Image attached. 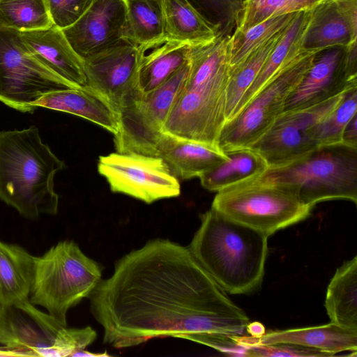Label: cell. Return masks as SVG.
Wrapping results in <instances>:
<instances>
[{
    "label": "cell",
    "mask_w": 357,
    "mask_h": 357,
    "mask_svg": "<svg viewBox=\"0 0 357 357\" xmlns=\"http://www.w3.org/2000/svg\"><path fill=\"white\" fill-rule=\"evenodd\" d=\"M188 248L215 282L230 294H245L261 284L268 236L211 208Z\"/></svg>",
    "instance_id": "cell-3"
},
{
    "label": "cell",
    "mask_w": 357,
    "mask_h": 357,
    "mask_svg": "<svg viewBox=\"0 0 357 357\" xmlns=\"http://www.w3.org/2000/svg\"><path fill=\"white\" fill-rule=\"evenodd\" d=\"M102 267L73 241H62L35 257L29 301L67 325L68 310L89 298L102 279Z\"/></svg>",
    "instance_id": "cell-6"
},
{
    "label": "cell",
    "mask_w": 357,
    "mask_h": 357,
    "mask_svg": "<svg viewBox=\"0 0 357 357\" xmlns=\"http://www.w3.org/2000/svg\"><path fill=\"white\" fill-rule=\"evenodd\" d=\"M199 11L213 24L218 35L231 36L234 31L243 0H198Z\"/></svg>",
    "instance_id": "cell-34"
},
{
    "label": "cell",
    "mask_w": 357,
    "mask_h": 357,
    "mask_svg": "<svg viewBox=\"0 0 357 357\" xmlns=\"http://www.w3.org/2000/svg\"><path fill=\"white\" fill-rule=\"evenodd\" d=\"M0 28H1V27L0 26Z\"/></svg>",
    "instance_id": "cell-41"
},
{
    "label": "cell",
    "mask_w": 357,
    "mask_h": 357,
    "mask_svg": "<svg viewBox=\"0 0 357 357\" xmlns=\"http://www.w3.org/2000/svg\"><path fill=\"white\" fill-rule=\"evenodd\" d=\"M298 13L272 17L245 30L235 29L230 38V68L239 63L252 51L287 27Z\"/></svg>",
    "instance_id": "cell-31"
},
{
    "label": "cell",
    "mask_w": 357,
    "mask_h": 357,
    "mask_svg": "<svg viewBox=\"0 0 357 357\" xmlns=\"http://www.w3.org/2000/svg\"><path fill=\"white\" fill-rule=\"evenodd\" d=\"M54 25L63 29L75 23L93 0H46Z\"/></svg>",
    "instance_id": "cell-37"
},
{
    "label": "cell",
    "mask_w": 357,
    "mask_h": 357,
    "mask_svg": "<svg viewBox=\"0 0 357 357\" xmlns=\"http://www.w3.org/2000/svg\"><path fill=\"white\" fill-rule=\"evenodd\" d=\"M64 167L37 127L0 132V200L21 215L57 213L54 177Z\"/></svg>",
    "instance_id": "cell-4"
},
{
    "label": "cell",
    "mask_w": 357,
    "mask_h": 357,
    "mask_svg": "<svg viewBox=\"0 0 357 357\" xmlns=\"http://www.w3.org/2000/svg\"><path fill=\"white\" fill-rule=\"evenodd\" d=\"M78 88L39 61L19 31L0 28V101L21 112L33 113L44 95Z\"/></svg>",
    "instance_id": "cell-9"
},
{
    "label": "cell",
    "mask_w": 357,
    "mask_h": 357,
    "mask_svg": "<svg viewBox=\"0 0 357 357\" xmlns=\"http://www.w3.org/2000/svg\"><path fill=\"white\" fill-rule=\"evenodd\" d=\"M324 306L331 323L357 331V257L344 261L328 286Z\"/></svg>",
    "instance_id": "cell-26"
},
{
    "label": "cell",
    "mask_w": 357,
    "mask_h": 357,
    "mask_svg": "<svg viewBox=\"0 0 357 357\" xmlns=\"http://www.w3.org/2000/svg\"><path fill=\"white\" fill-rule=\"evenodd\" d=\"M356 111L357 85L347 90L340 104L310 129V139L316 146L342 143L344 129Z\"/></svg>",
    "instance_id": "cell-32"
},
{
    "label": "cell",
    "mask_w": 357,
    "mask_h": 357,
    "mask_svg": "<svg viewBox=\"0 0 357 357\" xmlns=\"http://www.w3.org/2000/svg\"><path fill=\"white\" fill-rule=\"evenodd\" d=\"M165 36L190 46L212 41L218 29L189 0H162Z\"/></svg>",
    "instance_id": "cell-25"
},
{
    "label": "cell",
    "mask_w": 357,
    "mask_h": 357,
    "mask_svg": "<svg viewBox=\"0 0 357 357\" xmlns=\"http://www.w3.org/2000/svg\"><path fill=\"white\" fill-rule=\"evenodd\" d=\"M357 42V0H323L310 9L301 50L317 53Z\"/></svg>",
    "instance_id": "cell-17"
},
{
    "label": "cell",
    "mask_w": 357,
    "mask_h": 357,
    "mask_svg": "<svg viewBox=\"0 0 357 357\" xmlns=\"http://www.w3.org/2000/svg\"><path fill=\"white\" fill-rule=\"evenodd\" d=\"M316 53L302 52L278 74L232 120L226 123L218 139L225 152L248 149L272 126L310 67Z\"/></svg>",
    "instance_id": "cell-10"
},
{
    "label": "cell",
    "mask_w": 357,
    "mask_h": 357,
    "mask_svg": "<svg viewBox=\"0 0 357 357\" xmlns=\"http://www.w3.org/2000/svg\"><path fill=\"white\" fill-rule=\"evenodd\" d=\"M344 93L312 106L284 110L248 149L260 154L268 167L288 162L312 151L318 146L309 137L310 129L340 104Z\"/></svg>",
    "instance_id": "cell-13"
},
{
    "label": "cell",
    "mask_w": 357,
    "mask_h": 357,
    "mask_svg": "<svg viewBox=\"0 0 357 357\" xmlns=\"http://www.w3.org/2000/svg\"><path fill=\"white\" fill-rule=\"evenodd\" d=\"M34 106L82 117L114 135L119 131L117 112L103 96L89 86L48 93L38 100Z\"/></svg>",
    "instance_id": "cell-21"
},
{
    "label": "cell",
    "mask_w": 357,
    "mask_h": 357,
    "mask_svg": "<svg viewBox=\"0 0 357 357\" xmlns=\"http://www.w3.org/2000/svg\"><path fill=\"white\" fill-rule=\"evenodd\" d=\"M126 15L124 0H93L75 23L62 31L84 59L123 40Z\"/></svg>",
    "instance_id": "cell-16"
},
{
    "label": "cell",
    "mask_w": 357,
    "mask_h": 357,
    "mask_svg": "<svg viewBox=\"0 0 357 357\" xmlns=\"http://www.w3.org/2000/svg\"><path fill=\"white\" fill-rule=\"evenodd\" d=\"M211 208L268 237L307 218L313 207L291 185L260 176L217 192Z\"/></svg>",
    "instance_id": "cell-7"
},
{
    "label": "cell",
    "mask_w": 357,
    "mask_h": 357,
    "mask_svg": "<svg viewBox=\"0 0 357 357\" xmlns=\"http://www.w3.org/2000/svg\"><path fill=\"white\" fill-rule=\"evenodd\" d=\"M54 24L46 0H0V26L19 32Z\"/></svg>",
    "instance_id": "cell-30"
},
{
    "label": "cell",
    "mask_w": 357,
    "mask_h": 357,
    "mask_svg": "<svg viewBox=\"0 0 357 357\" xmlns=\"http://www.w3.org/2000/svg\"><path fill=\"white\" fill-rule=\"evenodd\" d=\"M123 39L137 46L165 37L162 0H124Z\"/></svg>",
    "instance_id": "cell-28"
},
{
    "label": "cell",
    "mask_w": 357,
    "mask_h": 357,
    "mask_svg": "<svg viewBox=\"0 0 357 357\" xmlns=\"http://www.w3.org/2000/svg\"><path fill=\"white\" fill-rule=\"evenodd\" d=\"M243 340L247 346L287 343L317 349L332 356L342 351L357 352V331L331 322L317 326L268 331L260 337L245 334Z\"/></svg>",
    "instance_id": "cell-20"
},
{
    "label": "cell",
    "mask_w": 357,
    "mask_h": 357,
    "mask_svg": "<svg viewBox=\"0 0 357 357\" xmlns=\"http://www.w3.org/2000/svg\"><path fill=\"white\" fill-rule=\"evenodd\" d=\"M326 357L331 355L321 351L297 344L278 343L248 345V357Z\"/></svg>",
    "instance_id": "cell-36"
},
{
    "label": "cell",
    "mask_w": 357,
    "mask_h": 357,
    "mask_svg": "<svg viewBox=\"0 0 357 357\" xmlns=\"http://www.w3.org/2000/svg\"><path fill=\"white\" fill-rule=\"evenodd\" d=\"M190 68L189 60L156 89L141 91L119 112V128L114 135L118 153L156 156L162 129L180 93Z\"/></svg>",
    "instance_id": "cell-11"
},
{
    "label": "cell",
    "mask_w": 357,
    "mask_h": 357,
    "mask_svg": "<svg viewBox=\"0 0 357 357\" xmlns=\"http://www.w3.org/2000/svg\"><path fill=\"white\" fill-rule=\"evenodd\" d=\"M138 46L123 40L84 59L86 86L103 96L119 115L140 92Z\"/></svg>",
    "instance_id": "cell-15"
},
{
    "label": "cell",
    "mask_w": 357,
    "mask_h": 357,
    "mask_svg": "<svg viewBox=\"0 0 357 357\" xmlns=\"http://www.w3.org/2000/svg\"><path fill=\"white\" fill-rule=\"evenodd\" d=\"M342 143L357 147V115L356 114L346 126L343 135Z\"/></svg>",
    "instance_id": "cell-38"
},
{
    "label": "cell",
    "mask_w": 357,
    "mask_h": 357,
    "mask_svg": "<svg viewBox=\"0 0 357 357\" xmlns=\"http://www.w3.org/2000/svg\"><path fill=\"white\" fill-rule=\"evenodd\" d=\"M287 27L252 51L239 63L229 68L227 87L225 123L236 116L241 100L255 81L268 54L279 41Z\"/></svg>",
    "instance_id": "cell-29"
},
{
    "label": "cell",
    "mask_w": 357,
    "mask_h": 357,
    "mask_svg": "<svg viewBox=\"0 0 357 357\" xmlns=\"http://www.w3.org/2000/svg\"><path fill=\"white\" fill-rule=\"evenodd\" d=\"M310 18V9L299 11L296 14L268 54L255 81L243 95L236 116L278 73L303 52L301 50L302 40Z\"/></svg>",
    "instance_id": "cell-23"
},
{
    "label": "cell",
    "mask_w": 357,
    "mask_h": 357,
    "mask_svg": "<svg viewBox=\"0 0 357 357\" xmlns=\"http://www.w3.org/2000/svg\"><path fill=\"white\" fill-rule=\"evenodd\" d=\"M98 171L114 192L146 204L179 196L178 179L158 156L136 153H112L99 157Z\"/></svg>",
    "instance_id": "cell-12"
},
{
    "label": "cell",
    "mask_w": 357,
    "mask_h": 357,
    "mask_svg": "<svg viewBox=\"0 0 357 357\" xmlns=\"http://www.w3.org/2000/svg\"><path fill=\"white\" fill-rule=\"evenodd\" d=\"M35 257L21 246L0 241V303L29 300Z\"/></svg>",
    "instance_id": "cell-24"
},
{
    "label": "cell",
    "mask_w": 357,
    "mask_h": 357,
    "mask_svg": "<svg viewBox=\"0 0 357 357\" xmlns=\"http://www.w3.org/2000/svg\"><path fill=\"white\" fill-rule=\"evenodd\" d=\"M110 355L105 351V353H92L91 351H89L86 349L79 351L77 353H75L73 356H89V357H106L109 356Z\"/></svg>",
    "instance_id": "cell-40"
},
{
    "label": "cell",
    "mask_w": 357,
    "mask_h": 357,
    "mask_svg": "<svg viewBox=\"0 0 357 357\" xmlns=\"http://www.w3.org/2000/svg\"><path fill=\"white\" fill-rule=\"evenodd\" d=\"M90 310L115 349L195 333L248 334L250 323L188 246L149 241L116 261L89 296Z\"/></svg>",
    "instance_id": "cell-1"
},
{
    "label": "cell",
    "mask_w": 357,
    "mask_h": 357,
    "mask_svg": "<svg viewBox=\"0 0 357 357\" xmlns=\"http://www.w3.org/2000/svg\"><path fill=\"white\" fill-rule=\"evenodd\" d=\"M228 159L203 173L199 178L203 188L218 192L231 185L258 178L268 167L265 159L251 149L225 152Z\"/></svg>",
    "instance_id": "cell-27"
},
{
    "label": "cell",
    "mask_w": 357,
    "mask_h": 357,
    "mask_svg": "<svg viewBox=\"0 0 357 357\" xmlns=\"http://www.w3.org/2000/svg\"><path fill=\"white\" fill-rule=\"evenodd\" d=\"M230 38L218 35L191 46L187 77L162 132L218 146L226 121Z\"/></svg>",
    "instance_id": "cell-2"
},
{
    "label": "cell",
    "mask_w": 357,
    "mask_h": 357,
    "mask_svg": "<svg viewBox=\"0 0 357 357\" xmlns=\"http://www.w3.org/2000/svg\"><path fill=\"white\" fill-rule=\"evenodd\" d=\"M240 336L205 332L183 335L180 338L204 344L229 356L248 357V347L242 342Z\"/></svg>",
    "instance_id": "cell-35"
},
{
    "label": "cell",
    "mask_w": 357,
    "mask_h": 357,
    "mask_svg": "<svg viewBox=\"0 0 357 357\" xmlns=\"http://www.w3.org/2000/svg\"><path fill=\"white\" fill-rule=\"evenodd\" d=\"M321 1L243 0L235 29L245 30L272 17L309 10Z\"/></svg>",
    "instance_id": "cell-33"
},
{
    "label": "cell",
    "mask_w": 357,
    "mask_h": 357,
    "mask_svg": "<svg viewBox=\"0 0 357 357\" xmlns=\"http://www.w3.org/2000/svg\"><path fill=\"white\" fill-rule=\"evenodd\" d=\"M261 176L291 185L312 207L336 199L356 204L357 147L342 142L319 146L291 161L268 167Z\"/></svg>",
    "instance_id": "cell-5"
},
{
    "label": "cell",
    "mask_w": 357,
    "mask_h": 357,
    "mask_svg": "<svg viewBox=\"0 0 357 357\" xmlns=\"http://www.w3.org/2000/svg\"><path fill=\"white\" fill-rule=\"evenodd\" d=\"M265 328L259 322L249 323L247 327V333L254 337H260L265 333Z\"/></svg>",
    "instance_id": "cell-39"
},
{
    "label": "cell",
    "mask_w": 357,
    "mask_h": 357,
    "mask_svg": "<svg viewBox=\"0 0 357 357\" xmlns=\"http://www.w3.org/2000/svg\"><path fill=\"white\" fill-rule=\"evenodd\" d=\"M357 85V42L348 47H333L316 53L284 110L301 109L320 103Z\"/></svg>",
    "instance_id": "cell-14"
},
{
    "label": "cell",
    "mask_w": 357,
    "mask_h": 357,
    "mask_svg": "<svg viewBox=\"0 0 357 357\" xmlns=\"http://www.w3.org/2000/svg\"><path fill=\"white\" fill-rule=\"evenodd\" d=\"M20 34L28 50L52 71L77 87L86 86L84 59L72 47L61 29L53 24Z\"/></svg>",
    "instance_id": "cell-18"
},
{
    "label": "cell",
    "mask_w": 357,
    "mask_h": 357,
    "mask_svg": "<svg viewBox=\"0 0 357 357\" xmlns=\"http://www.w3.org/2000/svg\"><path fill=\"white\" fill-rule=\"evenodd\" d=\"M156 156L167 165L178 180L199 177L228 159L218 146L181 138L162 132L156 146Z\"/></svg>",
    "instance_id": "cell-19"
},
{
    "label": "cell",
    "mask_w": 357,
    "mask_h": 357,
    "mask_svg": "<svg viewBox=\"0 0 357 357\" xmlns=\"http://www.w3.org/2000/svg\"><path fill=\"white\" fill-rule=\"evenodd\" d=\"M96 337L91 326L68 328L29 300L0 303L1 354L73 356Z\"/></svg>",
    "instance_id": "cell-8"
},
{
    "label": "cell",
    "mask_w": 357,
    "mask_h": 357,
    "mask_svg": "<svg viewBox=\"0 0 357 357\" xmlns=\"http://www.w3.org/2000/svg\"><path fill=\"white\" fill-rule=\"evenodd\" d=\"M138 47V88L147 93L166 82L188 61L191 46L165 36Z\"/></svg>",
    "instance_id": "cell-22"
}]
</instances>
